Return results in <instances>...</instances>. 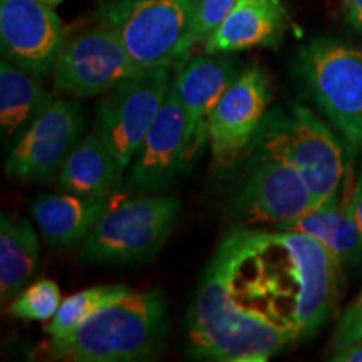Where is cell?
Returning a JSON list of instances; mask_svg holds the SVG:
<instances>
[{
  "instance_id": "1",
  "label": "cell",
  "mask_w": 362,
  "mask_h": 362,
  "mask_svg": "<svg viewBox=\"0 0 362 362\" xmlns=\"http://www.w3.org/2000/svg\"><path fill=\"white\" fill-rule=\"evenodd\" d=\"M341 272L337 257L310 235L235 226L188 309L189 354L262 362L314 337L336 309Z\"/></svg>"
},
{
  "instance_id": "2",
  "label": "cell",
  "mask_w": 362,
  "mask_h": 362,
  "mask_svg": "<svg viewBox=\"0 0 362 362\" xmlns=\"http://www.w3.org/2000/svg\"><path fill=\"white\" fill-rule=\"evenodd\" d=\"M168 327L161 291H131L104 305L69 336L51 341L49 354L74 362L151 361L165 346Z\"/></svg>"
},
{
  "instance_id": "3",
  "label": "cell",
  "mask_w": 362,
  "mask_h": 362,
  "mask_svg": "<svg viewBox=\"0 0 362 362\" xmlns=\"http://www.w3.org/2000/svg\"><path fill=\"white\" fill-rule=\"evenodd\" d=\"M248 149L293 166L319 206L339 197L346 175L344 146L304 104L267 111Z\"/></svg>"
},
{
  "instance_id": "4",
  "label": "cell",
  "mask_w": 362,
  "mask_h": 362,
  "mask_svg": "<svg viewBox=\"0 0 362 362\" xmlns=\"http://www.w3.org/2000/svg\"><path fill=\"white\" fill-rule=\"evenodd\" d=\"M181 203L165 194L141 193L110 203L81 247V262L93 265L141 264L168 242Z\"/></svg>"
},
{
  "instance_id": "5",
  "label": "cell",
  "mask_w": 362,
  "mask_h": 362,
  "mask_svg": "<svg viewBox=\"0 0 362 362\" xmlns=\"http://www.w3.org/2000/svg\"><path fill=\"white\" fill-rule=\"evenodd\" d=\"M202 0H104L99 22L111 29L141 69L178 67Z\"/></svg>"
},
{
  "instance_id": "6",
  "label": "cell",
  "mask_w": 362,
  "mask_h": 362,
  "mask_svg": "<svg viewBox=\"0 0 362 362\" xmlns=\"http://www.w3.org/2000/svg\"><path fill=\"white\" fill-rule=\"evenodd\" d=\"M297 72L310 98L352 146L362 144V51L319 37L298 49Z\"/></svg>"
},
{
  "instance_id": "7",
  "label": "cell",
  "mask_w": 362,
  "mask_h": 362,
  "mask_svg": "<svg viewBox=\"0 0 362 362\" xmlns=\"http://www.w3.org/2000/svg\"><path fill=\"white\" fill-rule=\"evenodd\" d=\"M171 66L139 71L110 93L96 107V134L123 168L131 165L144 136L155 123L166 94Z\"/></svg>"
},
{
  "instance_id": "8",
  "label": "cell",
  "mask_w": 362,
  "mask_h": 362,
  "mask_svg": "<svg viewBox=\"0 0 362 362\" xmlns=\"http://www.w3.org/2000/svg\"><path fill=\"white\" fill-rule=\"evenodd\" d=\"M319 203L293 166L270 156L253 155L245 178L235 189L228 214L238 228L279 225L315 210Z\"/></svg>"
},
{
  "instance_id": "9",
  "label": "cell",
  "mask_w": 362,
  "mask_h": 362,
  "mask_svg": "<svg viewBox=\"0 0 362 362\" xmlns=\"http://www.w3.org/2000/svg\"><path fill=\"white\" fill-rule=\"evenodd\" d=\"M143 71L106 25L67 37L57 59L52 81L61 93L78 98L103 96L124 79Z\"/></svg>"
},
{
  "instance_id": "10",
  "label": "cell",
  "mask_w": 362,
  "mask_h": 362,
  "mask_svg": "<svg viewBox=\"0 0 362 362\" xmlns=\"http://www.w3.org/2000/svg\"><path fill=\"white\" fill-rule=\"evenodd\" d=\"M66 40L64 22L42 0H0V42L12 64L47 79Z\"/></svg>"
},
{
  "instance_id": "11",
  "label": "cell",
  "mask_w": 362,
  "mask_h": 362,
  "mask_svg": "<svg viewBox=\"0 0 362 362\" xmlns=\"http://www.w3.org/2000/svg\"><path fill=\"white\" fill-rule=\"evenodd\" d=\"M84 117L79 104L52 99L34 123L19 136L4 163L6 173L17 180H49L79 141Z\"/></svg>"
},
{
  "instance_id": "12",
  "label": "cell",
  "mask_w": 362,
  "mask_h": 362,
  "mask_svg": "<svg viewBox=\"0 0 362 362\" xmlns=\"http://www.w3.org/2000/svg\"><path fill=\"white\" fill-rule=\"evenodd\" d=\"M270 98L269 78L257 66L240 72L226 88L208 123V141L218 168L233 165L250 148Z\"/></svg>"
},
{
  "instance_id": "13",
  "label": "cell",
  "mask_w": 362,
  "mask_h": 362,
  "mask_svg": "<svg viewBox=\"0 0 362 362\" xmlns=\"http://www.w3.org/2000/svg\"><path fill=\"white\" fill-rule=\"evenodd\" d=\"M188 165L187 119L178 90L171 79L168 94L155 123L131 161L128 185L138 193L163 192L175 183Z\"/></svg>"
},
{
  "instance_id": "14",
  "label": "cell",
  "mask_w": 362,
  "mask_h": 362,
  "mask_svg": "<svg viewBox=\"0 0 362 362\" xmlns=\"http://www.w3.org/2000/svg\"><path fill=\"white\" fill-rule=\"evenodd\" d=\"M240 74L232 59L223 54L188 57L178 67L173 83L187 119V153L192 163L208 141V123L216 103Z\"/></svg>"
},
{
  "instance_id": "15",
  "label": "cell",
  "mask_w": 362,
  "mask_h": 362,
  "mask_svg": "<svg viewBox=\"0 0 362 362\" xmlns=\"http://www.w3.org/2000/svg\"><path fill=\"white\" fill-rule=\"evenodd\" d=\"M291 24L280 0H238L232 12L202 42L205 54L277 47Z\"/></svg>"
},
{
  "instance_id": "16",
  "label": "cell",
  "mask_w": 362,
  "mask_h": 362,
  "mask_svg": "<svg viewBox=\"0 0 362 362\" xmlns=\"http://www.w3.org/2000/svg\"><path fill=\"white\" fill-rule=\"evenodd\" d=\"M110 198L74 193H42L29 205L30 216L44 238L56 248H72L88 238L106 214Z\"/></svg>"
},
{
  "instance_id": "17",
  "label": "cell",
  "mask_w": 362,
  "mask_h": 362,
  "mask_svg": "<svg viewBox=\"0 0 362 362\" xmlns=\"http://www.w3.org/2000/svg\"><path fill=\"white\" fill-rule=\"evenodd\" d=\"M275 228L310 235L332 252L342 267H362V232L352 215L349 200L344 202L337 197L296 220L275 225Z\"/></svg>"
},
{
  "instance_id": "18",
  "label": "cell",
  "mask_w": 362,
  "mask_h": 362,
  "mask_svg": "<svg viewBox=\"0 0 362 362\" xmlns=\"http://www.w3.org/2000/svg\"><path fill=\"white\" fill-rule=\"evenodd\" d=\"M123 166L96 133L76 144L59 171L57 183L64 192L89 198H110L121 185Z\"/></svg>"
},
{
  "instance_id": "19",
  "label": "cell",
  "mask_w": 362,
  "mask_h": 362,
  "mask_svg": "<svg viewBox=\"0 0 362 362\" xmlns=\"http://www.w3.org/2000/svg\"><path fill=\"white\" fill-rule=\"evenodd\" d=\"M39 81L8 59L0 62V131L6 143L24 133L52 103Z\"/></svg>"
},
{
  "instance_id": "20",
  "label": "cell",
  "mask_w": 362,
  "mask_h": 362,
  "mask_svg": "<svg viewBox=\"0 0 362 362\" xmlns=\"http://www.w3.org/2000/svg\"><path fill=\"white\" fill-rule=\"evenodd\" d=\"M39 265V238L25 218L0 215V300L7 304L24 291Z\"/></svg>"
},
{
  "instance_id": "21",
  "label": "cell",
  "mask_w": 362,
  "mask_h": 362,
  "mask_svg": "<svg viewBox=\"0 0 362 362\" xmlns=\"http://www.w3.org/2000/svg\"><path fill=\"white\" fill-rule=\"evenodd\" d=\"M129 292L131 288L123 284H103L72 293V296L61 302V307H59L56 315L51 319V324L45 329L49 337H51V341H54V339L69 336L81 324H84L90 315L101 310L104 305L124 297Z\"/></svg>"
},
{
  "instance_id": "22",
  "label": "cell",
  "mask_w": 362,
  "mask_h": 362,
  "mask_svg": "<svg viewBox=\"0 0 362 362\" xmlns=\"http://www.w3.org/2000/svg\"><path fill=\"white\" fill-rule=\"evenodd\" d=\"M61 291L54 280L40 279L12 298L8 314L22 320H49L61 307Z\"/></svg>"
},
{
  "instance_id": "23",
  "label": "cell",
  "mask_w": 362,
  "mask_h": 362,
  "mask_svg": "<svg viewBox=\"0 0 362 362\" xmlns=\"http://www.w3.org/2000/svg\"><path fill=\"white\" fill-rule=\"evenodd\" d=\"M238 0H202L198 6L197 16H194L193 25L185 39L183 44V56L185 61L188 59V54L192 51L194 44L203 42L208 35L218 27L225 17L232 12Z\"/></svg>"
},
{
  "instance_id": "24",
  "label": "cell",
  "mask_w": 362,
  "mask_h": 362,
  "mask_svg": "<svg viewBox=\"0 0 362 362\" xmlns=\"http://www.w3.org/2000/svg\"><path fill=\"white\" fill-rule=\"evenodd\" d=\"M362 337V293L342 312L332 337V352L351 346Z\"/></svg>"
},
{
  "instance_id": "25",
  "label": "cell",
  "mask_w": 362,
  "mask_h": 362,
  "mask_svg": "<svg viewBox=\"0 0 362 362\" xmlns=\"http://www.w3.org/2000/svg\"><path fill=\"white\" fill-rule=\"evenodd\" d=\"M330 361L334 362H362V337L344 349L332 352Z\"/></svg>"
},
{
  "instance_id": "26",
  "label": "cell",
  "mask_w": 362,
  "mask_h": 362,
  "mask_svg": "<svg viewBox=\"0 0 362 362\" xmlns=\"http://www.w3.org/2000/svg\"><path fill=\"white\" fill-rule=\"evenodd\" d=\"M349 203H351V211H352V215H354L356 223L359 225V228L362 232V165H361L359 175H357L356 188H354V192H352Z\"/></svg>"
},
{
  "instance_id": "27",
  "label": "cell",
  "mask_w": 362,
  "mask_h": 362,
  "mask_svg": "<svg viewBox=\"0 0 362 362\" xmlns=\"http://www.w3.org/2000/svg\"><path fill=\"white\" fill-rule=\"evenodd\" d=\"M347 19L362 33V0H344Z\"/></svg>"
},
{
  "instance_id": "28",
  "label": "cell",
  "mask_w": 362,
  "mask_h": 362,
  "mask_svg": "<svg viewBox=\"0 0 362 362\" xmlns=\"http://www.w3.org/2000/svg\"><path fill=\"white\" fill-rule=\"evenodd\" d=\"M42 2L47 4V6H51V7H56V6H59V4L64 2V0H42Z\"/></svg>"
}]
</instances>
